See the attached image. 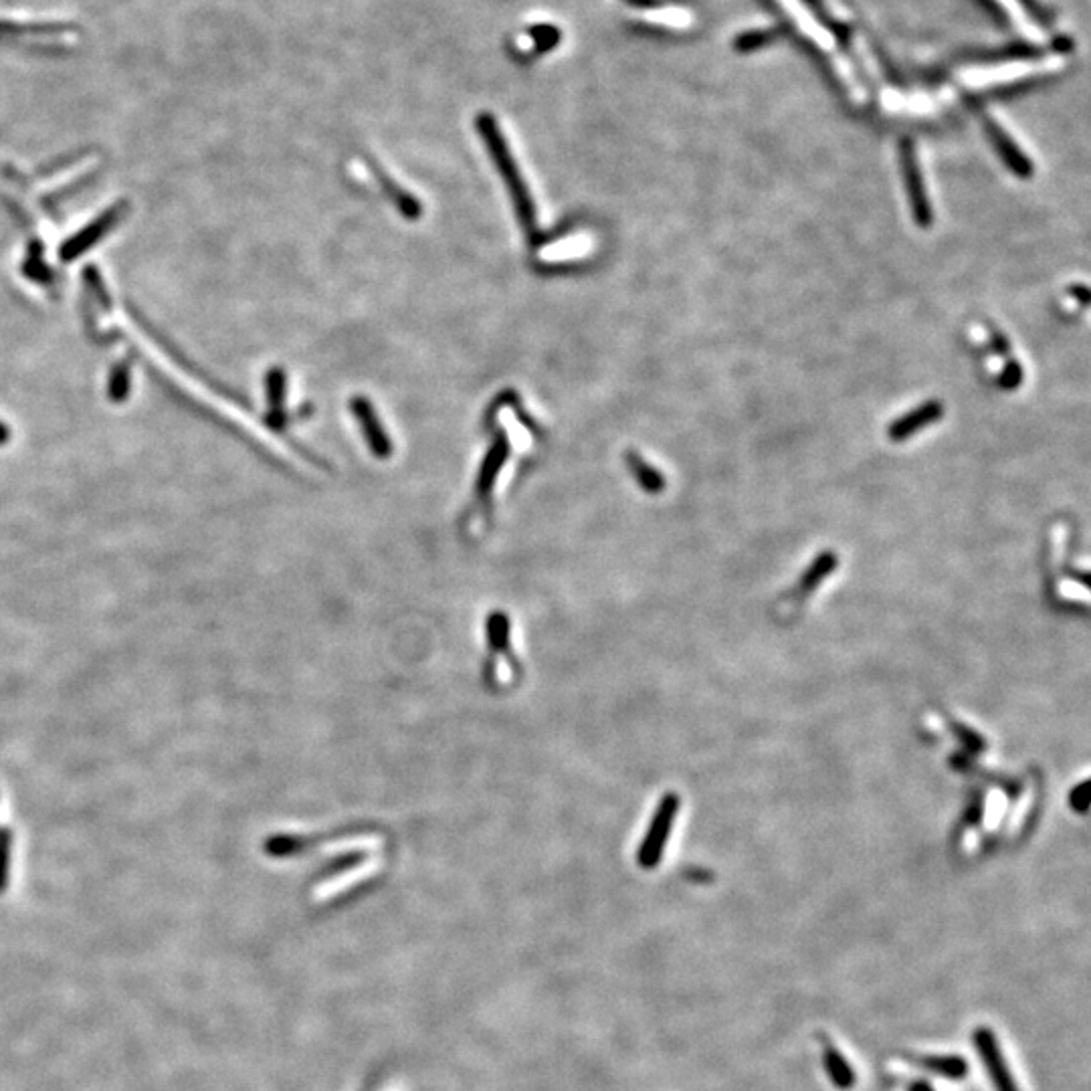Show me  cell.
I'll return each mask as SVG.
<instances>
[{
	"label": "cell",
	"instance_id": "obj_4",
	"mask_svg": "<svg viewBox=\"0 0 1091 1091\" xmlns=\"http://www.w3.org/2000/svg\"><path fill=\"white\" fill-rule=\"evenodd\" d=\"M986 130L990 136V142L997 148L1001 160L1009 166V170L1019 178H1031L1033 176V162L1023 154V150L1009 138V134L993 120L986 122Z\"/></svg>",
	"mask_w": 1091,
	"mask_h": 1091
},
{
	"label": "cell",
	"instance_id": "obj_11",
	"mask_svg": "<svg viewBox=\"0 0 1091 1091\" xmlns=\"http://www.w3.org/2000/svg\"><path fill=\"white\" fill-rule=\"evenodd\" d=\"M988 338H990V346H993L995 354H999V356H1001V358H1005V360L1013 356V348H1011V342H1009V338H1007V336H1005V334H1003L1001 330L993 328V330H990V332H988Z\"/></svg>",
	"mask_w": 1091,
	"mask_h": 1091
},
{
	"label": "cell",
	"instance_id": "obj_2",
	"mask_svg": "<svg viewBox=\"0 0 1091 1091\" xmlns=\"http://www.w3.org/2000/svg\"><path fill=\"white\" fill-rule=\"evenodd\" d=\"M972 1039H974L976 1051L980 1053V1057L984 1061V1067H986L990 1079H993V1083L997 1085V1091H1019L993 1031L976 1029Z\"/></svg>",
	"mask_w": 1091,
	"mask_h": 1091
},
{
	"label": "cell",
	"instance_id": "obj_12",
	"mask_svg": "<svg viewBox=\"0 0 1091 1091\" xmlns=\"http://www.w3.org/2000/svg\"><path fill=\"white\" fill-rule=\"evenodd\" d=\"M1069 293L1071 297H1075V300L1081 304V306H1087L1089 304V289L1087 285H1071L1069 287Z\"/></svg>",
	"mask_w": 1091,
	"mask_h": 1091
},
{
	"label": "cell",
	"instance_id": "obj_5",
	"mask_svg": "<svg viewBox=\"0 0 1091 1091\" xmlns=\"http://www.w3.org/2000/svg\"><path fill=\"white\" fill-rule=\"evenodd\" d=\"M354 413H356V417H358V421L362 425V431L368 437V443H370L372 451L376 455H386L390 451V443H388L386 435L380 429H376L378 421H376V415H374L372 407L366 401H354Z\"/></svg>",
	"mask_w": 1091,
	"mask_h": 1091
},
{
	"label": "cell",
	"instance_id": "obj_6",
	"mask_svg": "<svg viewBox=\"0 0 1091 1091\" xmlns=\"http://www.w3.org/2000/svg\"><path fill=\"white\" fill-rule=\"evenodd\" d=\"M825 1069L831 1077V1081L841 1087V1089H847L855 1083V1071L853 1067L847 1063V1059L831 1045L825 1047Z\"/></svg>",
	"mask_w": 1091,
	"mask_h": 1091
},
{
	"label": "cell",
	"instance_id": "obj_3",
	"mask_svg": "<svg viewBox=\"0 0 1091 1091\" xmlns=\"http://www.w3.org/2000/svg\"><path fill=\"white\" fill-rule=\"evenodd\" d=\"M944 415V405L940 401H928L924 405H920L918 409H912L910 413H906L904 417L896 419L894 423L889 425L887 429V437L891 441H906L910 439L912 435L920 433L924 427L928 425H934L936 421H940Z\"/></svg>",
	"mask_w": 1091,
	"mask_h": 1091
},
{
	"label": "cell",
	"instance_id": "obj_10",
	"mask_svg": "<svg viewBox=\"0 0 1091 1091\" xmlns=\"http://www.w3.org/2000/svg\"><path fill=\"white\" fill-rule=\"evenodd\" d=\"M1023 378H1025V372H1023V366L1019 364V360H1015L1013 356L1007 358L1005 366H1003V372L999 376V386L1005 388V390H1015L1023 384Z\"/></svg>",
	"mask_w": 1091,
	"mask_h": 1091
},
{
	"label": "cell",
	"instance_id": "obj_7",
	"mask_svg": "<svg viewBox=\"0 0 1091 1091\" xmlns=\"http://www.w3.org/2000/svg\"><path fill=\"white\" fill-rule=\"evenodd\" d=\"M627 459H629V467H631L635 479H637L647 491H661V489L665 487L663 475H661L655 467H651L641 455L629 453Z\"/></svg>",
	"mask_w": 1091,
	"mask_h": 1091
},
{
	"label": "cell",
	"instance_id": "obj_9",
	"mask_svg": "<svg viewBox=\"0 0 1091 1091\" xmlns=\"http://www.w3.org/2000/svg\"><path fill=\"white\" fill-rule=\"evenodd\" d=\"M926 1067L946 1075V1077H962L966 1073V1063L960 1059V1057H936V1059H928L924 1061Z\"/></svg>",
	"mask_w": 1091,
	"mask_h": 1091
},
{
	"label": "cell",
	"instance_id": "obj_1",
	"mask_svg": "<svg viewBox=\"0 0 1091 1091\" xmlns=\"http://www.w3.org/2000/svg\"><path fill=\"white\" fill-rule=\"evenodd\" d=\"M902 166H904L906 194H908L914 221H916L918 227L930 229L934 225V211H932V203H930L926 186H924V176H922V170H920V164H918V158H916V150L912 148L910 142L904 144Z\"/></svg>",
	"mask_w": 1091,
	"mask_h": 1091
},
{
	"label": "cell",
	"instance_id": "obj_8",
	"mask_svg": "<svg viewBox=\"0 0 1091 1091\" xmlns=\"http://www.w3.org/2000/svg\"><path fill=\"white\" fill-rule=\"evenodd\" d=\"M13 829L0 827V896L5 894L11 883V861H13Z\"/></svg>",
	"mask_w": 1091,
	"mask_h": 1091
}]
</instances>
